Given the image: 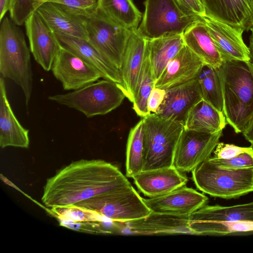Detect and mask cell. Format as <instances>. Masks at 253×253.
<instances>
[{
  "label": "cell",
  "instance_id": "14",
  "mask_svg": "<svg viewBox=\"0 0 253 253\" xmlns=\"http://www.w3.org/2000/svg\"><path fill=\"white\" fill-rule=\"evenodd\" d=\"M222 59L250 61L249 47L244 42V31L207 16L201 17Z\"/></svg>",
  "mask_w": 253,
  "mask_h": 253
},
{
  "label": "cell",
  "instance_id": "7",
  "mask_svg": "<svg viewBox=\"0 0 253 253\" xmlns=\"http://www.w3.org/2000/svg\"><path fill=\"white\" fill-rule=\"evenodd\" d=\"M125 97L119 84L104 79L67 93L49 96L48 98L90 118L110 112L119 106Z\"/></svg>",
  "mask_w": 253,
  "mask_h": 253
},
{
  "label": "cell",
  "instance_id": "11",
  "mask_svg": "<svg viewBox=\"0 0 253 253\" xmlns=\"http://www.w3.org/2000/svg\"><path fill=\"white\" fill-rule=\"evenodd\" d=\"M51 70L66 90L81 88L102 78L97 69L61 46Z\"/></svg>",
  "mask_w": 253,
  "mask_h": 253
},
{
  "label": "cell",
  "instance_id": "6",
  "mask_svg": "<svg viewBox=\"0 0 253 253\" xmlns=\"http://www.w3.org/2000/svg\"><path fill=\"white\" fill-rule=\"evenodd\" d=\"M70 207L93 212L113 222L133 221L152 212L131 185L102 193Z\"/></svg>",
  "mask_w": 253,
  "mask_h": 253
},
{
  "label": "cell",
  "instance_id": "28",
  "mask_svg": "<svg viewBox=\"0 0 253 253\" xmlns=\"http://www.w3.org/2000/svg\"><path fill=\"white\" fill-rule=\"evenodd\" d=\"M97 10L114 23L130 30L137 29L142 17L132 0H97Z\"/></svg>",
  "mask_w": 253,
  "mask_h": 253
},
{
  "label": "cell",
  "instance_id": "35",
  "mask_svg": "<svg viewBox=\"0 0 253 253\" xmlns=\"http://www.w3.org/2000/svg\"><path fill=\"white\" fill-rule=\"evenodd\" d=\"M209 158L221 168L239 169L253 167V153H244L228 160L218 159L214 156Z\"/></svg>",
  "mask_w": 253,
  "mask_h": 253
},
{
  "label": "cell",
  "instance_id": "1",
  "mask_svg": "<svg viewBox=\"0 0 253 253\" xmlns=\"http://www.w3.org/2000/svg\"><path fill=\"white\" fill-rule=\"evenodd\" d=\"M131 185L119 169L102 160L73 162L47 179L42 201L48 208L68 207L113 189Z\"/></svg>",
  "mask_w": 253,
  "mask_h": 253
},
{
  "label": "cell",
  "instance_id": "39",
  "mask_svg": "<svg viewBox=\"0 0 253 253\" xmlns=\"http://www.w3.org/2000/svg\"><path fill=\"white\" fill-rule=\"evenodd\" d=\"M10 0H0V21L5 17L10 7Z\"/></svg>",
  "mask_w": 253,
  "mask_h": 253
},
{
  "label": "cell",
  "instance_id": "22",
  "mask_svg": "<svg viewBox=\"0 0 253 253\" xmlns=\"http://www.w3.org/2000/svg\"><path fill=\"white\" fill-rule=\"evenodd\" d=\"M54 33L87 40L86 18L69 12L62 5L46 1L36 10Z\"/></svg>",
  "mask_w": 253,
  "mask_h": 253
},
{
  "label": "cell",
  "instance_id": "13",
  "mask_svg": "<svg viewBox=\"0 0 253 253\" xmlns=\"http://www.w3.org/2000/svg\"><path fill=\"white\" fill-rule=\"evenodd\" d=\"M208 200L205 195L186 186L160 196L143 198L152 212L175 215H189L206 205Z\"/></svg>",
  "mask_w": 253,
  "mask_h": 253
},
{
  "label": "cell",
  "instance_id": "8",
  "mask_svg": "<svg viewBox=\"0 0 253 253\" xmlns=\"http://www.w3.org/2000/svg\"><path fill=\"white\" fill-rule=\"evenodd\" d=\"M138 33L150 40L166 35L183 34L201 18L185 13L174 0H145Z\"/></svg>",
  "mask_w": 253,
  "mask_h": 253
},
{
  "label": "cell",
  "instance_id": "25",
  "mask_svg": "<svg viewBox=\"0 0 253 253\" xmlns=\"http://www.w3.org/2000/svg\"><path fill=\"white\" fill-rule=\"evenodd\" d=\"M227 124L223 112L202 99L190 110L183 126L185 129L212 133L223 130Z\"/></svg>",
  "mask_w": 253,
  "mask_h": 253
},
{
  "label": "cell",
  "instance_id": "33",
  "mask_svg": "<svg viewBox=\"0 0 253 253\" xmlns=\"http://www.w3.org/2000/svg\"><path fill=\"white\" fill-rule=\"evenodd\" d=\"M48 0H10V18L17 25H22L42 4Z\"/></svg>",
  "mask_w": 253,
  "mask_h": 253
},
{
  "label": "cell",
  "instance_id": "40",
  "mask_svg": "<svg viewBox=\"0 0 253 253\" xmlns=\"http://www.w3.org/2000/svg\"><path fill=\"white\" fill-rule=\"evenodd\" d=\"M245 139L249 141L251 146H253V120L247 127V128L243 133Z\"/></svg>",
  "mask_w": 253,
  "mask_h": 253
},
{
  "label": "cell",
  "instance_id": "23",
  "mask_svg": "<svg viewBox=\"0 0 253 253\" xmlns=\"http://www.w3.org/2000/svg\"><path fill=\"white\" fill-rule=\"evenodd\" d=\"M29 130L22 126L7 99L4 78H0V146L28 148Z\"/></svg>",
  "mask_w": 253,
  "mask_h": 253
},
{
  "label": "cell",
  "instance_id": "2",
  "mask_svg": "<svg viewBox=\"0 0 253 253\" xmlns=\"http://www.w3.org/2000/svg\"><path fill=\"white\" fill-rule=\"evenodd\" d=\"M216 70L227 122L236 133H243L253 120V63L224 61Z\"/></svg>",
  "mask_w": 253,
  "mask_h": 253
},
{
  "label": "cell",
  "instance_id": "9",
  "mask_svg": "<svg viewBox=\"0 0 253 253\" xmlns=\"http://www.w3.org/2000/svg\"><path fill=\"white\" fill-rule=\"evenodd\" d=\"M87 40L120 70L131 30L111 21L97 10L85 22Z\"/></svg>",
  "mask_w": 253,
  "mask_h": 253
},
{
  "label": "cell",
  "instance_id": "26",
  "mask_svg": "<svg viewBox=\"0 0 253 253\" xmlns=\"http://www.w3.org/2000/svg\"><path fill=\"white\" fill-rule=\"evenodd\" d=\"M253 222V201L232 206L205 205L189 215L188 223Z\"/></svg>",
  "mask_w": 253,
  "mask_h": 253
},
{
  "label": "cell",
  "instance_id": "21",
  "mask_svg": "<svg viewBox=\"0 0 253 253\" xmlns=\"http://www.w3.org/2000/svg\"><path fill=\"white\" fill-rule=\"evenodd\" d=\"M137 29L131 31L120 70L124 92L132 103L143 62L147 41L138 33Z\"/></svg>",
  "mask_w": 253,
  "mask_h": 253
},
{
  "label": "cell",
  "instance_id": "31",
  "mask_svg": "<svg viewBox=\"0 0 253 253\" xmlns=\"http://www.w3.org/2000/svg\"><path fill=\"white\" fill-rule=\"evenodd\" d=\"M126 176L133 178L143 170V122L142 119L129 131L126 151Z\"/></svg>",
  "mask_w": 253,
  "mask_h": 253
},
{
  "label": "cell",
  "instance_id": "27",
  "mask_svg": "<svg viewBox=\"0 0 253 253\" xmlns=\"http://www.w3.org/2000/svg\"><path fill=\"white\" fill-rule=\"evenodd\" d=\"M150 63L156 82L168 63L185 45L183 34L166 35L147 40Z\"/></svg>",
  "mask_w": 253,
  "mask_h": 253
},
{
  "label": "cell",
  "instance_id": "3",
  "mask_svg": "<svg viewBox=\"0 0 253 253\" xmlns=\"http://www.w3.org/2000/svg\"><path fill=\"white\" fill-rule=\"evenodd\" d=\"M19 26L5 16L0 26V73L22 90L27 106L33 89V74L28 48Z\"/></svg>",
  "mask_w": 253,
  "mask_h": 253
},
{
  "label": "cell",
  "instance_id": "24",
  "mask_svg": "<svg viewBox=\"0 0 253 253\" xmlns=\"http://www.w3.org/2000/svg\"><path fill=\"white\" fill-rule=\"evenodd\" d=\"M183 38L185 45L205 64L216 69L221 65L222 58L201 18L185 30Z\"/></svg>",
  "mask_w": 253,
  "mask_h": 253
},
{
  "label": "cell",
  "instance_id": "5",
  "mask_svg": "<svg viewBox=\"0 0 253 253\" xmlns=\"http://www.w3.org/2000/svg\"><path fill=\"white\" fill-rule=\"evenodd\" d=\"M192 172L197 188L212 197L235 199L253 191V167L239 169H224L209 158Z\"/></svg>",
  "mask_w": 253,
  "mask_h": 253
},
{
  "label": "cell",
  "instance_id": "4",
  "mask_svg": "<svg viewBox=\"0 0 253 253\" xmlns=\"http://www.w3.org/2000/svg\"><path fill=\"white\" fill-rule=\"evenodd\" d=\"M143 122V170L173 166L176 147L184 128L180 122L151 113Z\"/></svg>",
  "mask_w": 253,
  "mask_h": 253
},
{
  "label": "cell",
  "instance_id": "20",
  "mask_svg": "<svg viewBox=\"0 0 253 253\" xmlns=\"http://www.w3.org/2000/svg\"><path fill=\"white\" fill-rule=\"evenodd\" d=\"M137 188L145 196L153 198L185 186L188 179L174 166L142 170L132 178Z\"/></svg>",
  "mask_w": 253,
  "mask_h": 253
},
{
  "label": "cell",
  "instance_id": "37",
  "mask_svg": "<svg viewBox=\"0 0 253 253\" xmlns=\"http://www.w3.org/2000/svg\"><path fill=\"white\" fill-rule=\"evenodd\" d=\"M179 7L187 14L202 17L206 15L201 0H174Z\"/></svg>",
  "mask_w": 253,
  "mask_h": 253
},
{
  "label": "cell",
  "instance_id": "19",
  "mask_svg": "<svg viewBox=\"0 0 253 253\" xmlns=\"http://www.w3.org/2000/svg\"><path fill=\"white\" fill-rule=\"evenodd\" d=\"M204 63L185 45L167 64L155 86L167 90L196 79Z\"/></svg>",
  "mask_w": 253,
  "mask_h": 253
},
{
  "label": "cell",
  "instance_id": "41",
  "mask_svg": "<svg viewBox=\"0 0 253 253\" xmlns=\"http://www.w3.org/2000/svg\"><path fill=\"white\" fill-rule=\"evenodd\" d=\"M251 33L249 38V49L250 52V61L253 63V27L250 30Z\"/></svg>",
  "mask_w": 253,
  "mask_h": 253
},
{
  "label": "cell",
  "instance_id": "16",
  "mask_svg": "<svg viewBox=\"0 0 253 253\" xmlns=\"http://www.w3.org/2000/svg\"><path fill=\"white\" fill-rule=\"evenodd\" d=\"M60 46L97 69L102 78L116 83L124 90L120 70L99 52L87 40L54 33Z\"/></svg>",
  "mask_w": 253,
  "mask_h": 253
},
{
  "label": "cell",
  "instance_id": "38",
  "mask_svg": "<svg viewBox=\"0 0 253 253\" xmlns=\"http://www.w3.org/2000/svg\"><path fill=\"white\" fill-rule=\"evenodd\" d=\"M166 94V90L154 87L147 101V109L149 114L156 113L163 103Z\"/></svg>",
  "mask_w": 253,
  "mask_h": 253
},
{
  "label": "cell",
  "instance_id": "15",
  "mask_svg": "<svg viewBox=\"0 0 253 253\" xmlns=\"http://www.w3.org/2000/svg\"><path fill=\"white\" fill-rule=\"evenodd\" d=\"M202 99L196 78L166 90L164 100L154 114L184 125L190 110Z\"/></svg>",
  "mask_w": 253,
  "mask_h": 253
},
{
  "label": "cell",
  "instance_id": "18",
  "mask_svg": "<svg viewBox=\"0 0 253 253\" xmlns=\"http://www.w3.org/2000/svg\"><path fill=\"white\" fill-rule=\"evenodd\" d=\"M189 215H175L151 212L146 217L126 222H117L129 233L139 235L193 234Z\"/></svg>",
  "mask_w": 253,
  "mask_h": 253
},
{
  "label": "cell",
  "instance_id": "36",
  "mask_svg": "<svg viewBox=\"0 0 253 253\" xmlns=\"http://www.w3.org/2000/svg\"><path fill=\"white\" fill-rule=\"evenodd\" d=\"M214 157L228 160L235 158L244 153H253V147H240L234 144L218 142L214 151Z\"/></svg>",
  "mask_w": 253,
  "mask_h": 253
},
{
  "label": "cell",
  "instance_id": "30",
  "mask_svg": "<svg viewBox=\"0 0 253 253\" xmlns=\"http://www.w3.org/2000/svg\"><path fill=\"white\" fill-rule=\"evenodd\" d=\"M193 234L211 236H239L253 234V222H204L188 223Z\"/></svg>",
  "mask_w": 253,
  "mask_h": 253
},
{
  "label": "cell",
  "instance_id": "17",
  "mask_svg": "<svg viewBox=\"0 0 253 253\" xmlns=\"http://www.w3.org/2000/svg\"><path fill=\"white\" fill-rule=\"evenodd\" d=\"M205 16L238 29L253 27V0H201Z\"/></svg>",
  "mask_w": 253,
  "mask_h": 253
},
{
  "label": "cell",
  "instance_id": "10",
  "mask_svg": "<svg viewBox=\"0 0 253 253\" xmlns=\"http://www.w3.org/2000/svg\"><path fill=\"white\" fill-rule=\"evenodd\" d=\"M222 130L208 133L183 128L178 139L173 166L181 172L192 171L213 152Z\"/></svg>",
  "mask_w": 253,
  "mask_h": 253
},
{
  "label": "cell",
  "instance_id": "32",
  "mask_svg": "<svg viewBox=\"0 0 253 253\" xmlns=\"http://www.w3.org/2000/svg\"><path fill=\"white\" fill-rule=\"evenodd\" d=\"M197 79L200 86L203 99L218 111L223 112L222 87L216 69L204 64Z\"/></svg>",
  "mask_w": 253,
  "mask_h": 253
},
{
  "label": "cell",
  "instance_id": "34",
  "mask_svg": "<svg viewBox=\"0 0 253 253\" xmlns=\"http://www.w3.org/2000/svg\"><path fill=\"white\" fill-rule=\"evenodd\" d=\"M58 3L69 12L86 18L97 10V0H48Z\"/></svg>",
  "mask_w": 253,
  "mask_h": 253
},
{
  "label": "cell",
  "instance_id": "12",
  "mask_svg": "<svg viewBox=\"0 0 253 253\" xmlns=\"http://www.w3.org/2000/svg\"><path fill=\"white\" fill-rule=\"evenodd\" d=\"M24 24L35 60L44 70L50 71L61 48L55 33L37 11Z\"/></svg>",
  "mask_w": 253,
  "mask_h": 253
},
{
  "label": "cell",
  "instance_id": "29",
  "mask_svg": "<svg viewBox=\"0 0 253 253\" xmlns=\"http://www.w3.org/2000/svg\"><path fill=\"white\" fill-rule=\"evenodd\" d=\"M155 84L146 41L143 62L132 102L133 110L142 118L150 114L147 109V101L151 91L155 87Z\"/></svg>",
  "mask_w": 253,
  "mask_h": 253
}]
</instances>
